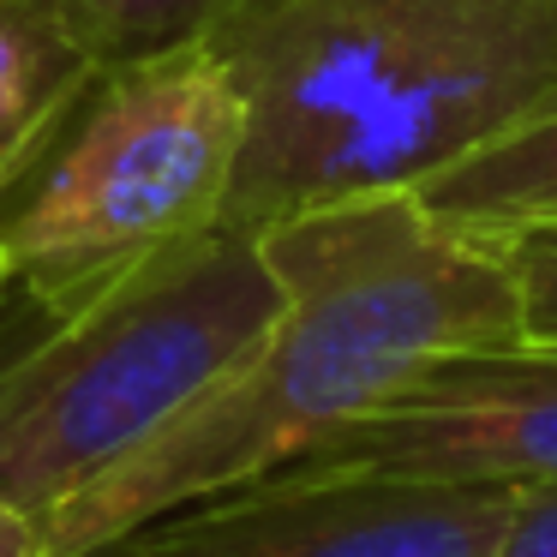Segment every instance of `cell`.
Here are the masks:
<instances>
[{
  "mask_svg": "<svg viewBox=\"0 0 557 557\" xmlns=\"http://www.w3.org/2000/svg\"><path fill=\"white\" fill-rule=\"evenodd\" d=\"M97 73L210 42L252 0H49Z\"/></svg>",
  "mask_w": 557,
  "mask_h": 557,
  "instance_id": "9c48e42d",
  "label": "cell"
},
{
  "mask_svg": "<svg viewBox=\"0 0 557 557\" xmlns=\"http://www.w3.org/2000/svg\"><path fill=\"white\" fill-rule=\"evenodd\" d=\"M13 294V264H7V252H0V300Z\"/></svg>",
  "mask_w": 557,
  "mask_h": 557,
  "instance_id": "4fadbf2b",
  "label": "cell"
},
{
  "mask_svg": "<svg viewBox=\"0 0 557 557\" xmlns=\"http://www.w3.org/2000/svg\"><path fill=\"white\" fill-rule=\"evenodd\" d=\"M425 216L468 240H497L528 222H557V78L521 121H509L480 150L413 186Z\"/></svg>",
  "mask_w": 557,
  "mask_h": 557,
  "instance_id": "52a82bcc",
  "label": "cell"
},
{
  "mask_svg": "<svg viewBox=\"0 0 557 557\" xmlns=\"http://www.w3.org/2000/svg\"><path fill=\"white\" fill-rule=\"evenodd\" d=\"M509 276H516L521 300V342L533 348H557V222H528V228L497 234Z\"/></svg>",
  "mask_w": 557,
  "mask_h": 557,
  "instance_id": "30bf717a",
  "label": "cell"
},
{
  "mask_svg": "<svg viewBox=\"0 0 557 557\" xmlns=\"http://www.w3.org/2000/svg\"><path fill=\"white\" fill-rule=\"evenodd\" d=\"M97 85L49 0H0V186L54 138V126Z\"/></svg>",
  "mask_w": 557,
  "mask_h": 557,
  "instance_id": "ba28073f",
  "label": "cell"
},
{
  "mask_svg": "<svg viewBox=\"0 0 557 557\" xmlns=\"http://www.w3.org/2000/svg\"><path fill=\"white\" fill-rule=\"evenodd\" d=\"M0 557H49L42 521H30V516H18V509L0 504Z\"/></svg>",
  "mask_w": 557,
  "mask_h": 557,
  "instance_id": "7c38bea8",
  "label": "cell"
},
{
  "mask_svg": "<svg viewBox=\"0 0 557 557\" xmlns=\"http://www.w3.org/2000/svg\"><path fill=\"white\" fill-rule=\"evenodd\" d=\"M246 145L234 73L210 42L114 66L0 186V252L42 318L222 228Z\"/></svg>",
  "mask_w": 557,
  "mask_h": 557,
  "instance_id": "277c9868",
  "label": "cell"
},
{
  "mask_svg": "<svg viewBox=\"0 0 557 557\" xmlns=\"http://www.w3.org/2000/svg\"><path fill=\"white\" fill-rule=\"evenodd\" d=\"M492 557H557V485H521Z\"/></svg>",
  "mask_w": 557,
  "mask_h": 557,
  "instance_id": "8fae6325",
  "label": "cell"
},
{
  "mask_svg": "<svg viewBox=\"0 0 557 557\" xmlns=\"http://www.w3.org/2000/svg\"><path fill=\"white\" fill-rule=\"evenodd\" d=\"M258 240L282 276L276 324L228 384L42 528L49 557H85L162 509L264 480L384 408L425 366L521 342L504 252L425 216L413 193L306 210Z\"/></svg>",
  "mask_w": 557,
  "mask_h": 557,
  "instance_id": "6da1fadb",
  "label": "cell"
},
{
  "mask_svg": "<svg viewBox=\"0 0 557 557\" xmlns=\"http://www.w3.org/2000/svg\"><path fill=\"white\" fill-rule=\"evenodd\" d=\"M246 109L222 228L413 193L557 78V0H252L210 37Z\"/></svg>",
  "mask_w": 557,
  "mask_h": 557,
  "instance_id": "7a4b0ae2",
  "label": "cell"
},
{
  "mask_svg": "<svg viewBox=\"0 0 557 557\" xmlns=\"http://www.w3.org/2000/svg\"><path fill=\"white\" fill-rule=\"evenodd\" d=\"M288 468L557 485V348L509 342L449 354Z\"/></svg>",
  "mask_w": 557,
  "mask_h": 557,
  "instance_id": "8992f818",
  "label": "cell"
},
{
  "mask_svg": "<svg viewBox=\"0 0 557 557\" xmlns=\"http://www.w3.org/2000/svg\"><path fill=\"white\" fill-rule=\"evenodd\" d=\"M276 312L282 276L258 228H210L49 318V336L0 366V504L49 528L228 384Z\"/></svg>",
  "mask_w": 557,
  "mask_h": 557,
  "instance_id": "3957f363",
  "label": "cell"
},
{
  "mask_svg": "<svg viewBox=\"0 0 557 557\" xmlns=\"http://www.w3.org/2000/svg\"><path fill=\"white\" fill-rule=\"evenodd\" d=\"M521 485L264 473L138 521L85 557H492Z\"/></svg>",
  "mask_w": 557,
  "mask_h": 557,
  "instance_id": "5b68a950",
  "label": "cell"
}]
</instances>
